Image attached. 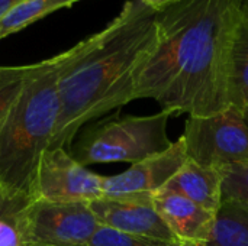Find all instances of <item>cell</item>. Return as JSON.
Returning a JSON list of instances; mask_svg holds the SVG:
<instances>
[{
	"instance_id": "obj_9",
	"label": "cell",
	"mask_w": 248,
	"mask_h": 246,
	"mask_svg": "<svg viewBox=\"0 0 248 246\" xmlns=\"http://www.w3.org/2000/svg\"><path fill=\"white\" fill-rule=\"evenodd\" d=\"M90 207L102 226L164 242H177L153 203L100 199Z\"/></svg>"
},
{
	"instance_id": "obj_3",
	"label": "cell",
	"mask_w": 248,
	"mask_h": 246,
	"mask_svg": "<svg viewBox=\"0 0 248 246\" xmlns=\"http://www.w3.org/2000/svg\"><path fill=\"white\" fill-rule=\"evenodd\" d=\"M61 55L31 65L25 84L0 126V190L32 196L42 155L61 112Z\"/></svg>"
},
{
	"instance_id": "obj_13",
	"label": "cell",
	"mask_w": 248,
	"mask_h": 246,
	"mask_svg": "<svg viewBox=\"0 0 248 246\" xmlns=\"http://www.w3.org/2000/svg\"><path fill=\"white\" fill-rule=\"evenodd\" d=\"M248 101V19L241 17L231 49L230 106L243 109Z\"/></svg>"
},
{
	"instance_id": "obj_14",
	"label": "cell",
	"mask_w": 248,
	"mask_h": 246,
	"mask_svg": "<svg viewBox=\"0 0 248 246\" xmlns=\"http://www.w3.org/2000/svg\"><path fill=\"white\" fill-rule=\"evenodd\" d=\"M33 197L0 190V246H26L25 215Z\"/></svg>"
},
{
	"instance_id": "obj_17",
	"label": "cell",
	"mask_w": 248,
	"mask_h": 246,
	"mask_svg": "<svg viewBox=\"0 0 248 246\" xmlns=\"http://www.w3.org/2000/svg\"><path fill=\"white\" fill-rule=\"evenodd\" d=\"M89 246H179V242H164L151 238L124 233L106 226H100Z\"/></svg>"
},
{
	"instance_id": "obj_15",
	"label": "cell",
	"mask_w": 248,
	"mask_h": 246,
	"mask_svg": "<svg viewBox=\"0 0 248 246\" xmlns=\"http://www.w3.org/2000/svg\"><path fill=\"white\" fill-rule=\"evenodd\" d=\"M81 0H26L0 19V39L20 32L52 12L70 7Z\"/></svg>"
},
{
	"instance_id": "obj_10",
	"label": "cell",
	"mask_w": 248,
	"mask_h": 246,
	"mask_svg": "<svg viewBox=\"0 0 248 246\" xmlns=\"http://www.w3.org/2000/svg\"><path fill=\"white\" fill-rule=\"evenodd\" d=\"M153 204L177 242L209 241L217 213H212L185 196L167 188L154 196Z\"/></svg>"
},
{
	"instance_id": "obj_6",
	"label": "cell",
	"mask_w": 248,
	"mask_h": 246,
	"mask_svg": "<svg viewBox=\"0 0 248 246\" xmlns=\"http://www.w3.org/2000/svg\"><path fill=\"white\" fill-rule=\"evenodd\" d=\"M100 226L89 203L32 200L23 238L26 246H89Z\"/></svg>"
},
{
	"instance_id": "obj_7",
	"label": "cell",
	"mask_w": 248,
	"mask_h": 246,
	"mask_svg": "<svg viewBox=\"0 0 248 246\" xmlns=\"http://www.w3.org/2000/svg\"><path fill=\"white\" fill-rule=\"evenodd\" d=\"M33 200L49 203H93L103 199V175L80 164L68 149H48L38 165Z\"/></svg>"
},
{
	"instance_id": "obj_11",
	"label": "cell",
	"mask_w": 248,
	"mask_h": 246,
	"mask_svg": "<svg viewBox=\"0 0 248 246\" xmlns=\"http://www.w3.org/2000/svg\"><path fill=\"white\" fill-rule=\"evenodd\" d=\"M224 180L225 174L222 171L201 165L187 158L166 188L185 196L212 213H217L224 200Z\"/></svg>"
},
{
	"instance_id": "obj_18",
	"label": "cell",
	"mask_w": 248,
	"mask_h": 246,
	"mask_svg": "<svg viewBox=\"0 0 248 246\" xmlns=\"http://www.w3.org/2000/svg\"><path fill=\"white\" fill-rule=\"evenodd\" d=\"M224 174V199H235L248 203V162L235 165Z\"/></svg>"
},
{
	"instance_id": "obj_20",
	"label": "cell",
	"mask_w": 248,
	"mask_h": 246,
	"mask_svg": "<svg viewBox=\"0 0 248 246\" xmlns=\"http://www.w3.org/2000/svg\"><path fill=\"white\" fill-rule=\"evenodd\" d=\"M23 1L26 0H0V19Z\"/></svg>"
},
{
	"instance_id": "obj_19",
	"label": "cell",
	"mask_w": 248,
	"mask_h": 246,
	"mask_svg": "<svg viewBox=\"0 0 248 246\" xmlns=\"http://www.w3.org/2000/svg\"><path fill=\"white\" fill-rule=\"evenodd\" d=\"M140 1H142L144 4L150 6L151 9H154V10H157V12H161V10H164L166 7H169V6L177 3L179 0H140Z\"/></svg>"
},
{
	"instance_id": "obj_12",
	"label": "cell",
	"mask_w": 248,
	"mask_h": 246,
	"mask_svg": "<svg viewBox=\"0 0 248 246\" xmlns=\"http://www.w3.org/2000/svg\"><path fill=\"white\" fill-rule=\"evenodd\" d=\"M208 246H248V203L224 199Z\"/></svg>"
},
{
	"instance_id": "obj_22",
	"label": "cell",
	"mask_w": 248,
	"mask_h": 246,
	"mask_svg": "<svg viewBox=\"0 0 248 246\" xmlns=\"http://www.w3.org/2000/svg\"><path fill=\"white\" fill-rule=\"evenodd\" d=\"M243 16L248 19V0L243 1Z\"/></svg>"
},
{
	"instance_id": "obj_16",
	"label": "cell",
	"mask_w": 248,
	"mask_h": 246,
	"mask_svg": "<svg viewBox=\"0 0 248 246\" xmlns=\"http://www.w3.org/2000/svg\"><path fill=\"white\" fill-rule=\"evenodd\" d=\"M31 65H0V126L15 104Z\"/></svg>"
},
{
	"instance_id": "obj_21",
	"label": "cell",
	"mask_w": 248,
	"mask_h": 246,
	"mask_svg": "<svg viewBox=\"0 0 248 246\" xmlns=\"http://www.w3.org/2000/svg\"><path fill=\"white\" fill-rule=\"evenodd\" d=\"M179 246H208V242H179Z\"/></svg>"
},
{
	"instance_id": "obj_5",
	"label": "cell",
	"mask_w": 248,
	"mask_h": 246,
	"mask_svg": "<svg viewBox=\"0 0 248 246\" xmlns=\"http://www.w3.org/2000/svg\"><path fill=\"white\" fill-rule=\"evenodd\" d=\"M182 139L187 157L201 165L225 173L248 162V125L237 107L211 116L189 117Z\"/></svg>"
},
{
	"instance_id": "obj_1",
	"label": "cell",
	"mask_w": 248,
	"mask_h": 246,
	"mask_svg": "<svg viewBox=\"0 0 248 246\" xmlns=\"http://www.w3.org/2000/svg\"><path fill=\"white\" fill-rule=\"evenodd\" d=\"M244 0H179L158 12L160 43L142 67L135 100L202 117L230 106L231 49Z\"/></svg>"
},
{
	"instance_id": "obj_23",
	"label": "cell",
	"mask_w": 248,
	"mask_h": 246,
	"mask_svg": "<svg viewBox=\"0 0 248 246\" xmlns=\"http://www.w3.org/2000/svg\"><path fill=\"white\" fill-rule=\"evenodd\" d=\"M241 112H243V116H244V119H246V122H247L248 125V101L246 103V106L241 109Z\"/></svg>"
},
{
	"instance_id": "obj_2",
	"label": "cell",
	"mask_w": 248,
	"mask_h": 246,
	"mask_svg": "<svg viewBox=\"0 0 248 246\" xmlns=\"http://www.w3.org/2000/svg\"><path fill=\"white\" fill-rule=\"evenodd\" d=\"M158 43V12L126 0L103 29L61 52V112L49 149L70 151L86 123L135 100L140 72Z\"/></svg>"
},
{
	"instance_id": "obj_8",
	"label": "cell",
	"mask_w": 248,
	"mask_h": 246,
	"mask_svg": "<svg viewBox=\"0 0 248 246\" xmlns=\"http://www.w3.org/2000/svg\"><path fill=\"white\" fill-rule=\"evenodd\" d=\"M187 158L185 142L179 138L164 152L132 164L119 174L103 177V199L153 203L154 196L166 188Z\"/></svg>"
},
{
	"instance_id": "obj_4",
	"label": "cell",
	"mask_w": 248,
	"mask_h": 246,
	"mask_svg": "<svg viewBox=\"0 0 248 246\" xmlns=\"http://www.w3.org/2000/svg\"><path fill=\"white\" fill-rule=\"evenodd\" d=\"M171 116L170 112L160 110L148 116H126L102 122L84 132L70 152L83 165L137 164L171 146L173 141L167 133Z\"/></svg>"
}]
</instances>
